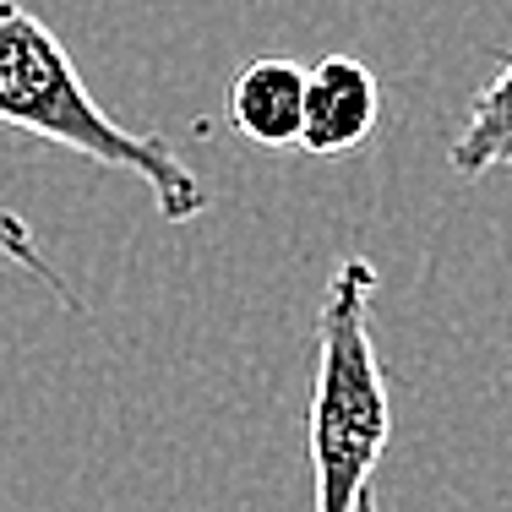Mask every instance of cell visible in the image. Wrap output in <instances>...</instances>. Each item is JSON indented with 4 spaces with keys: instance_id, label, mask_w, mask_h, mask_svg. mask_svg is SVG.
I'll use <instances>...</instances> for the list:
<instances>
[{
    "instance_id": "2",
    "label": "cell",
    "mask_w": 512,
    "mask_h": 512,
    "mask_svg": "<svg viewBox=\"0 0 512 512\" xmlns=\"http://www.w3.org/2000/svg\"><path fill=\"white\" fill-rule=\"evenodd\" d=\"M376 267L344 256L316 311V382H311V474L316 512H360L371 474L393 442V398L371 344Z\"/></svg>"
},
{
    "instance_id": "5",
    "label": "cell",
    "mask_w": 512,
    "mask_h": 512,
    "mask_svg": "<svg viewBox=\"0 0 512 512\" xmlns=\"http://www.w3.org/2000/svg\"><path fill=\"white\" fill-rule=\"evenodd\" d=\"M447 164L463 180H480L491 169H512V55L474 93V109L453 137V148H447Z\"/></svg>"
},
{
    "instance_id": "6",
    "label": "cell",
    "mask_w": 512,
    "mask_h": 512,
    "mask_svg": "<svg viewBox=\"0 0 512 512\" xmlns=\"http://www.w3.org/2000/svg\"><path fill=\"white\" fill-rule=\"evenodd\" d=\"M0 267H22V273H33L39 278L44 289H55L60 300H66L71 311H82V300L71 295V284L66 278L55 273L50 262H44V251H39V240H33V229H28V218H17L6 207V213H0Z\"/></svg>"
},
{
    "instance_id": "4",
    "label": "cell",
    "mask_w": 512,
    "mask_h": 512,
    "mask_svg": "<svg viewBox=\"0 0 512 512\" xmlns=\"http://www.w3.org/2000/svg\"><path fill=\"white\" fill-rule=\"evenodd\" d=\"M229 120L256 148H300L306 137V66L284 55H262L229 82Z\"/></svg>"
},
{
    "instance_id": "3",
    "label": "cell",
    "mask_w": 512,
    "mask_h": 512,
    "mask_svg": "<svg viewBox=\"0 0 512 512\" xmlns=\"http://www.w3.org/2000/svg\"><path fill=\"white\" fill-rule=\"evenodd\" d=\"M376 120H382V82L365 60L322 55L306 71V137H300L306 153H355L376 137Z\"/></svg>"
},
{
    "instance_id": "7",
    "label": "cell",
    "mask_w": 512,
    "mask_h": 512,
    "mask_svg": "<svg viewBox=\"0 0 512 512\" xmlns=\"http://www.w3.org/2000/svg\"><path fill=\"white\" fill-rule=\"evenodd\" d=\"M360 512H382V507H376V502H371V496H365V502H360Z\"/></svg>"
},
{
    "instance_id": "1",
    "label": "cell",
    "mask_w": 512,
    "mask_h": 512,
    "mask_svg": "<svg viewBox=\"0 0 512 512\" xmlns=\"http://www.w3.org/2000/svg\"><path fill=\"white\" fill-rule=\"evenodd\" d=\"M0 126L137 175L153 191L164 224H191L213 202L169 142H158L153 131L120 126L93 99L82 71L71 66L66 44L17 0H0Z\"/></svg>"
}]
</instances>
